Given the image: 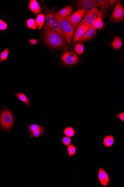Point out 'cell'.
Instances as JSON below:
<instances>
[{
	"label": "cell",
	"instance_id": "cell-1",
	"mask_svg": "<svg viewBox=\"0 0 124 187\" xmlns=\"http://www.w3.org/2000/svg\"><path fill=\"white\" fill-rule=\"evenodd\" d=\"M44 41L46 44L53 48H63L67 50L66 41L58 32L50 31L44 25Z\"/></svg>",
	"mask_w": 124,
	"mask_h": 187
},
{
	"label": "cell",
	"instance_id": "cell-2",
	"mask_svg": "<svg viewBox=\"0 0 124 187\" xmlns=\"http://www.w3.org/2000/svg\"><path fill=\"white\" fill-rule=\"evenodd\" d=\"M56 17L59 22L64 37L65 41L68 43L69 46H70L74 33V26L68 21L66 18H62L57 16Z\"/></svg>",
	"mask_w": 124,
	"mask_h": 187
},
{
	"label": "cell",
	"instance_id": "cell-3",
	"mask_svg": "<svg viewBox=\"0 0 124 187\" xmlns=\"http://www.w3.org/2000/svg\"><path fill=\"white\" fill-rule=\"evenodd\" d=\"M14 122V117L11 111L8 109H4L0 117V123L2 129L9 131L12 128Z\"/></svg>",
	"mask_w": 124,
	"mask_h": 187
},
{
	"label": "cell",
	"instance_id": "cell-4",
	"mask_svg": "<svg viewBox=\"0 0 124 187\" xmlns=\"http://www.w3.org/2000/svg\"><path fill=\"white\" fill-rule=\"evenodd\" d=\"M104 16V14L103 12L99 11L96 7H95L87 13L80 23L86 22L91 27L97 18H102Z\"/></svg>",
	"mask_w": 124,
	"mask_h": 187
},
{
	"label": "cell",
	"instance_id": "cell-5",
	"mask_svg": "<svg viewBox=\"0 0 124 187\" xmlns=\"http://www.w3.org/2000/svg\"><path fill=\"white\" fill-rule=\"evenodd\" d=\"M97 7H98V5L95 0H81L78 1L76 8L78 10L83 9L85 11L84 18L87 13L92 9L95 7L97 8Z\"/></svg>",
	"mask_w": 124,
	"mask_h": 187
},
{
	"label": "cell",
	"instance_id": "cell-6",
	"mask_svg": "<svg viewBox=\"0 0 124 187\" xmlns=\"http://www.w3.org/2000/svg\"><path fill=\"white\" fill-rule=\"evenodd\" d=\"M90 28L91 26L86 22L80 23L79 24L73 36V44L78 42L80 39H81L85 35L86 32L89 31Z\"/></svg>",
	"mask_w": 124,
	"mask_h": 187
},
{
	"label": "cell",
	"instance_id": "cell-7",
	"mask_svg": "<svg viewBox=\"0 0 124 187\" xmlns=\"http://www.w3.org/2000/svg\"><path fill=\"white\" fill-rule=\"evenodd\" d=\"M85 14V11L83 9H80L75 11L73 14L66 18L67 20L72 25L75 29H76L77 27L80 23L81 20L82 18H84Z\"/></svg>",
	"mask_w": 124,
	"mask_h": 187
},
{
	"label": "cell",
	"instance_id": "cell-8",
	"mask_svg": "<svg viewBox=\"0 0 124 187\" xmlns=\"http://www.w3.org/2000/svg\"><path fill=\"white\" fill-rule=\"evenodd\" d=\"M124 11L121 1H118L111 17L110 20L115 22H120L124 19Z\"/></svg>",
	"mask_w": 124,
	"mask_h": 187
},
{
	"label": "cell",
	"instance_id": "cell-9",
	"mask_svg": "<svg viewBox=\"0 0 124 187\" xmlns=\"http://www.w3.org/2000/svg\"><path fill=\"white\" fill-rule=\"evenodd\" d=\"M28 131L31 137H38L45 133V128L37 124L29 125L27 127Z\"/></svg>",
	"mask_w": 124,
	"mask_h": 187
},
{
	"label": "cell",
	"instance_id": "cell-10",
	"mask_svg": "<svg viewBox=\"0 0 124 187\" xmlns=\"http://www.w3.org/2000/svg\"><path fill=\"white\" fill-rule=\"evenodd\" d=\"M62 60L65 64L68 65H72L77 63L78 58L74 53L70 51H67L62 56Z\"/></svg>",
	"mask_w": 124,
	"mask_h": 187
},
{
	"label": "cell",
	"instance_id": "cell-11",
	"mask_svg": "<svg viewBox=\"0 0 124 187\" xmlns=\"http://www.w3.org/2000/svg\"><path fill=\"white\" fill-rule=\"evenodd\" d=\"M43 3L42 6V8L44 10L46 14V16H45V26L47 28V29L50 31H52L51 28V24L52 22V18L53 16V13L52 11H51L46 6V5L44 2L43 1H42Z\"/></svg>",
	"mask_w": 124,
	"mask_h": 187
},
{
	"label": "cell",
	"instance_id": "cell-12",
	"mask_svg": "<svg viewBox=\"0 0 124 187\" xmlns=\"http://www.w3.org/2000/svg\"><path fill=\"white\" fill-rule=\"evenodd\" d=\"M98 176L100 182L104 187H108L109 185V177L106 171L102 167H100L99 169Z\"/></svg>",
	"mask_w": 124,
	"mask_h": 187
},
{
	"label": "cell",
	"instance_id": "cell-13",
	"mask_svg": "<svg viewBox=\"0 0 124 187\" xmlns=\"http://www.w3.org/2000/svg\"><path fill=\"white\" fill-rule=\"evenodd\" d=\"M52 11L53 13V17H52V22L51 24L52 29V31L58 32V33L61 36L63 37V38L65 40L64 37L63 33H62L59 22V20L57 19V17H56V12H55V9L54 8V7H52Z\"/></svg>",
	"mask_w": 124,
	"mask_h": 187
},
{
	"label": "cell",
	"instance_id": "cell-14",
	"mask_svg": "<svg viewBox=\"0 0 124 187\" xmlns=\"http://www.w3.org/2000/svg\"><path fill=\"white\" fill-rule=\"evenodd\" d=\"M97 29L92 27H91L85 35L81 39L78 41V42L80 43L86 42L89 41L96 35Z\"/></svg>",
	"mask_w": 124,
	"mask_h": 187
},
{
	"label": "cell",
	"instance_id": "cell-15",
	"mask_svg": "<svg viewBox=\"0 0 124 187\" xmlns=\"http://www.w3.org/2000/svg\"><path fill=\"white\" fill-rule=\"evenodd\" d=\"M73 8L70 5L64 7L58 12L56 13V16L64 18H66L69 16L71 12H73Z\"/></svg>",
	"mask_w": 124,
	"mask_h": 187
},
{
	"label": "cell",
	"instance_id": "cell-16",
	"mask_svg": "<svg viewBox=\"0 0 124 187\" xmlns=\"http://www.w3.org/2000/svg\"><path fill=\"white\" fill-rule=\"evenodd\" d=\"M29 7L32 12L35 14L42 12V9L39 6L38 2L36 0H31L30 2Z\"/></svg>",
	"mask_w": 124,
	"mask_h": 187
},
{
	"label": "cell",
	"instance_id": "cell-17",
	"mask_svg": "<svg viewBox=\"0 0 124 187\" xmlns=\"http://www.w3.org/2000/svg\"><path fill=\"white\" fill-rule=\"evenodd\" d=\"M15 96H16V97L18 98L20 100V101L25 103L29 108L31 107V105L29 98H27V96L25 94L18 92V93H16L15 94Z\"/></svg>",
	"mask_w": 124,
	"mask_h": 187
},
{
	"label": "cell",
	"instance_id": "cell-18",
	"mask_svg": "<svg viewBox=\"0 0 124 187\" xmlns=\"http://www.w3.org/2000/svg\"><path fill=\"white\" fill-rule=\"evenodd\" d=\"M114 143V138L111 135H108L105 137L103 141V144L106 148H111Z\"/></svg>",
	"mask_w": 124,
	"mask_h": 187
},
{
	"label": "cell",
	"instance_id": "cell-19",
	"mask_svg": "<svg viewBox=\"0 0 124 187\" xmlns=\"http://www.w3.org/2000/svg\"><path fill=\"white\" fill-rule=\"evenodd\" d=\"M95 1L98 7H100L101 12H104L105 9L109 7L110 4L108 0H96Z\"/></svg>",
	"mask_w": 124,
	"mask_h": 187
},
{
	"label": "cell",
	"instance_id": "cell-20",
	"mask_svg": "<svg viewBox=\"0 0 124 187\" xmlns=\"http://www.w3.org/2000/svg\"><path fill=\"white\" fill-rule=\"evenodd\" d=\"M111 45L115 50H119L122 45V41L120 37L116 36L114 38L113 42L111 43Z\"/></svg>",
	"mask_w": 124,
	"mask_h": 187
},
{
	"label": "cell",
	"instance_id": "cell-21",
	"mask_svg": "<svg viewBox=\"0 0 124 187\" xmlns=\"http://www.w3.org/2000/svg\"><path fill=\"white\" fill-rule=\"evenodd\" d=\"M45 16L43 14H39L37 16L36 24L39 30L42 29L45 22Z\"/></svg>",
	"mask_w": 124,
	"mask_h": 187
},
{
	"label": "cell",
	"instance_id": "cell-22",
	"mask_svg": "<svg viewBox=\"0 0 124 187\" xmlns=\"http://www.w3.org/2000/svg\"><path fill=\"white\" fill-rule=\"evenodd\" d=\"M104 27V23L103 22L102 18H98L95 20L93 25L91 27L99 29H102Z\"/></svg>",
	"mask_w": 124,
	"mask_h": 187
},
{
	"label": "cell",
	"instance_id": "cell-23",
	"mask_svg": "<svg viewBox=\"0 0 124 187\" xmlns=\"http://www.w3.org/2000/svg\"><path fill=\"white\" fill-rule=\"evenodd\" d=\"M64 133L65 136L71 137H74L75 135L74 128L71 127H68L64 130Z\"/></svg>",
	"mask_w": 124,
	"mask_h": 187
},
{
	"label": "cell",
	"instance_id": "cell-24",
	"mask_svg": "<svg viewBox=\"0 0 124 187\" xmlns=\"http://www.w3.org/2000/svg\"><path fill=\"white\" fill-rule=\"evenodd\" d=\"M67 151L69 158H71L75 155L77 152V148L74 145L70 144L67 146Z\"/></svg>",
	"mask_w": 124,
	"mask_h": 187
},
{
	"label": "cell",
	"instance_id": "cell-25",
	"mask_svg": "<svg viewBox=\"0 0 124 187\" xmlns=\"http://www.w3.org/2000/svg\"><path fill=\"white\" fill-rule=\"evenodd\" d=\"M74 49L78 55H81L84 51V46L82 43H77L75 45Z\"/></svg>",
	"mask_w": 124,
	"mask_h": 187
},
{
	"label": "cell",
	"instance_id": "cell-26",
	"mask_svg": "<svg viewBox=\"0 0 124 187\" xmlns=\"http://www.w3.org/2000/svg\"><path fill=\"white\" fill-rule=\"evenodd\" d=\"M27 24L28 27L29 28V29L34 30L37 29V25L36 24V21L34 19H29L27 21Z\"/></svg>",
	"mask_w": 124,
	"mask_h": 187
},
{
	"label": "cell",
	"instance_id": "cell-27",
	"mask_svg": "<svg viewBox=\"0 0 124 187\" xmlns=\"http://www.w3.org/2000/svg\"><path fill=\"white\" fill-rule=\"evenodd\" d=\"M9 50L8 48L6 49L5 50L2 52L1 55L0 61L3 62L7 59L9 54Z\"/></svg>",
	"mask_w": 124,
	"mask_h": 187
},
{
	"label": "cell",
	"instance_id": "cell-28",
	"mask_svg": "<svg viewBox=\"0 0 124 187\" xmlns=\"http://www.w3.org/2000/svg\"><path fill=\"white\" fill-rule=\"evenodd\" d=\"M71 142V139L70 137H64L62 139V143H63L64 145L65 146H69L70 145Z\"/></svg>",
	"mask_w": 124,
	"mask_h": 187
},
{
	"label": "cell",
	"instance_id": "cell-29",
	"mask_svg": "<svg viewBox=\"0 0 124 187\" xmlns=\"http://www.w3.org/2000/svg\"><path fill=\"white\" fill-rule=\"evenodd\" d=\"M7 24L2 20L0 19V30L5 31L7 29Z\"/></svg>",
	"mask_w": 124,
	"mask_h": 187
},
{
	"label": "cell",
	"instance_id": "cell-30",
	"mask_svg": "<svg viewBox=\"0 0 124 187\" xmlns=\"http://www.w3.org/2000/svg\"><path fill=\"white\" fill-rule=\"evenodd\" d=\"M117 118H119L120 120H121L122 121L124 122V112H122L119 113L116 116Z\"/></svg>",
	"mask_w": 124,
	"mask_h": 187
},
{
	"label": "cell",
	"instance_id": "cell-31",
	"mask_svg": "<svg viewBox=\"0 0 124 187\" xmlns=\"http://www.w3.org/2000/svg\"><path fill=\"white\" fill-rule=\"evenodd\" d=\"M109 2L110 5L111 7H113L114 5L116 4L117 2L118 1H115V0H110L108 1Z\"/></svg>",
	"mask_w": 124,
	"mask_h": 187
},
{
	"label": "cell",
	"instance_id": "cell-32",
	"mask_svg": "<svg viewBox=\"0 0 124 187\" xmlns=\"http://www.w3.org/2000/svg\"><path fill=\"white\" fill-rule=\"evenodd\" d=\"M29 41V43L32 45H35L38 43L37 41L35 39H30Z\"/></svg>",
	"mask_w": 124,
	"mask_h": 187
}]
</instances>
